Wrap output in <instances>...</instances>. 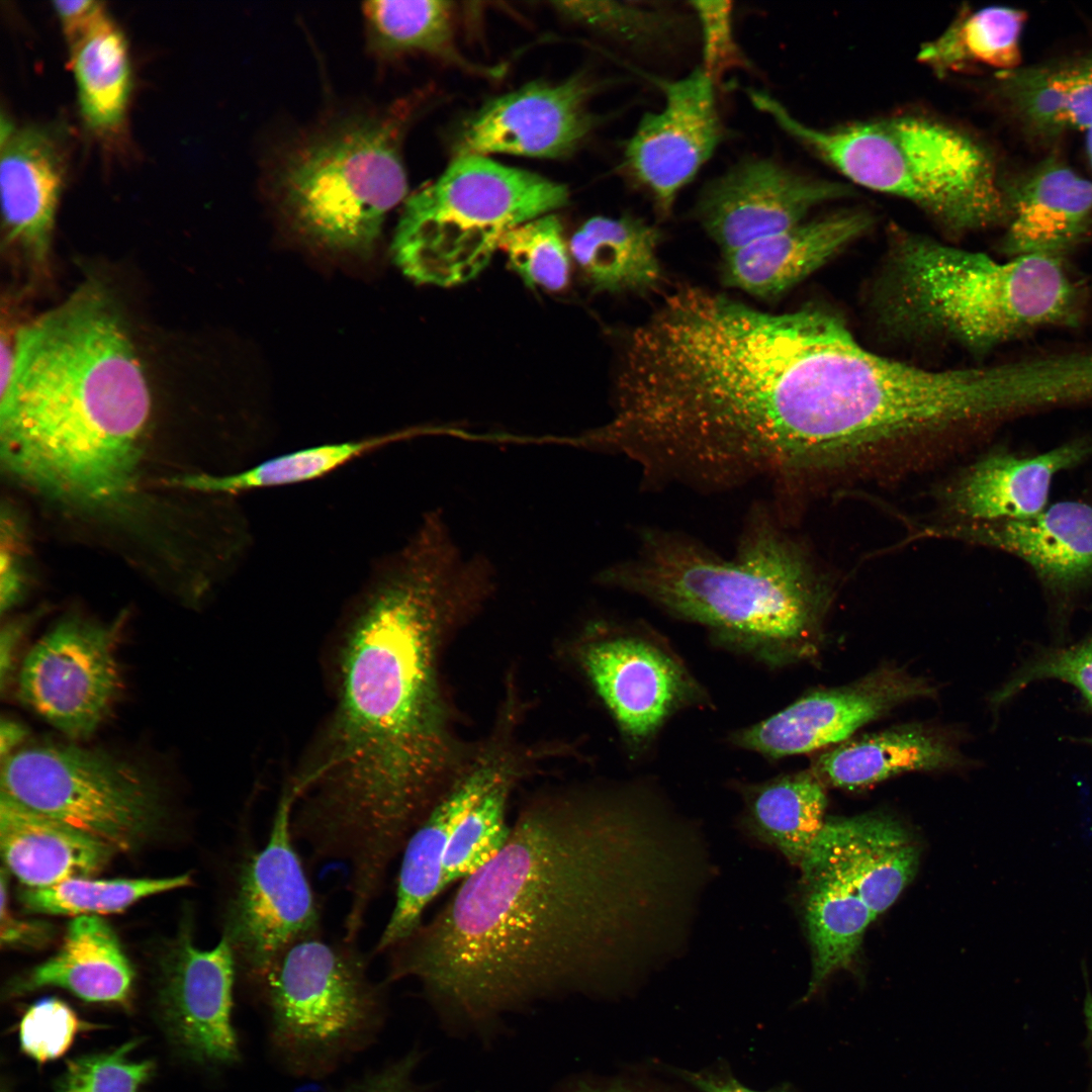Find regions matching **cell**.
Returning <instances> with one entry per match:
<instances>
[{
	"label": "cell",
	"mask_w": 1092,
	"mask_h": 1092,
	"mask_svg": "<svg viewBox=\"0 0 1092 1092\" xmlns=\"http://www.w3.org/2000/svg\"><path fill=\"white\" fill-rule=\"evenodd\" d=\"M148 384L105 293L77 291L17 334L1 373L0 455L9 475L84 510L133 492Z\"/></svg>",
	"instance_id": "cell-3"
},
{
	"label": "cell",
	"mask_w": 1092,
	"mask_h": 1092,
	"mask_svg": "<svg viewBox=\"0 0 1092 1092\" xmlns=\"http://www.w3.org/2000/svg\"><path fill=\"white\" fill-rule=\"evenodd\" d=\"M1026 13L1017 8L988 6L963 9L943 32L922 44L917 59L937 75L963 73L976 66L998 72L1020 67V37Z\"/></svg>",
	"instance_id": "cell-33"
},
{
	"label": "cell",
	"mask_w": 1092,
	"mask_h": 1092,
	"mask_svg": "<svg viewBox=\"0 0 1092 1092\" xmlns=\"http://www.w3.org/2000/svg\"><path fill=\"white\" fill-rule=\"evenodd\" d=\"M139 1043L133 1038L112 1051L68 1061L55 1082V1092H139L156 1068L151 1060L136 1062L128 1057Z\"/></svg>",
	"instance_id": "cell-42"
},
{
	"label": "cell",
	"mask_w": 1092,
	"mask_h": 1092,
	"mask_svg": "<svg viewBox=\"0 0 1092 1092\" xmlns=\"http://www.w3.org/2000/svg\"><path fill=\"white\" fill-rule=\"evenodd\" d=\"M23 631L22 623H9L1 630L0 636V673H1V687L4 689L5 682L9 679L12 672L14 652L16 650L17 642Z\"/></svg>",
	"instance_id": "cell-52"
},
{
	"label": "cell",
	"mask_w": 1092,
	"mask_h": 1092,
	"mask_svg": "<svg viewBox=\"0 0 1092 1092\" xmlns=\"http://www.w3.org/2000/svg\"><path fill=\"white\" fill-rule=\"evenodd\" d=\"M701 26L703 70L714 81L725 69L743 64L732 29V8L727 1L691 2Z\"/></svg>",
	"instance_id": "cell-45"
},
{
	"label": "cell",
	"mask_w": 1092,
	"mask_h": 1092,
	"mask_svg": "<svg viewBox=\"0 0 1092 1092\" xmlns=\"http://www.w3.org/2000/svg\"><path fill=\"white\" fill-rule=\"evenodd\" d=\"M415 105L331 112L275 147L262 186L283 220L332 251H372L407 191L401 146Z\"/></svg>",
	"instance_id": "cell-7"
},
{
	"label": "cell",
	"mask_w": 1092,
	"mask_h": 1092,
	"mask_svg": "<svg viewBox=\"0 0 1092 1092\" xmlns=\"http://www.w3.org/2000/svg\"><path fill=\"white\" fill-rule=\"evenodd\" d=\"M510 774L500 760L484 758L458 777L415 829L401 852L393 908L373 954L385 953L423 922L426 908L443 891V858L456 826L482 795Z\"/></svg>",
	"instance_id": "cell-23"
},
{
	"label": "cell",
	"mask_w": 1092,
	"mask_h": 1092,
	"mask_svg": "<svg viewBox=\"0 0 1092 1092\" xmlns=\"http://www.w3.org/2000/svg\"><path fill=\"white\" fill-rule=\"evenodd\" d=\"M71 49L85 121L98 131L113 130L123 119L131 82L122 32L105 13Z\"/></svg>",
	"instance_id": "cell-37"
},
{
	"label": "cell",
	"mask_w": 1092,
	"mask_h": 1092,
	"mask_svg": "<svg viewBox=\"0 0 1092 1092\" xmlns=\"http://www.w3.org/2000/svg\"><path fill=\"white\" fill-rule=\"evenodd\" d=\"M298 795L294 783L284 790L266 842L248 849L237 867L222 936L247 990L289 946L322 933L321 908L292 833Z\"/></svg>",
	"instance_id": "cell-12"
},
{
	"label": "cell",
	"mask_w": 1092,
	"mask_h": 1092,
	"mask_svg": "<svg viewBox=\"0 0 1092 1092\" xmlns=\"http://www.w3.org/2000/svg\"><path fill=\"white\" fill-rule=\"evenodd\" d=\"M601 579L772 667L816 654L829 600L802 548L762 508L751 513L729 559L688 536L645 529L636 556Z\"/></svg>",
	"instance_id": "cell-5"
},
{
	"label": "cell",
	"mask_w": 1092,
	"mask_h": 1092,
	"mask_svg": "<svg viewBox=\"0 0 1092 1092\" xmlns=\"http://www.w3.org/2000/svg\"><path fill=\"white\" fill-rule=\"evenodd\" d=\"M850 194L837 182L795 172L768 158L745 159L708 181L698 220L723 254L787 231L813 208Z\"/></svg>",
	"instance_id": "cell-17"
},
{
	"label": "cell",
	"mask_w": 1092,
	"mask_h": 1092,
	"mask_svg": "<svg viewBox=\"0 0 1092 1092\" xmlns=\"http://www.w3.org/2000/svg\"><path fill=\"white\" fill-rule=\"evenodd\" d=\"M554 6L567 19L632 47L659 43L676 27L670 13L635 3L563 1L555 2Z\"/></svg>",
	"instance_id": "cell-41"
},
{
	"label": "cell",
	"mask_w": 1092,
	"mask_h": 1092,
	"mask_svg": "<svg viewBox=\"0 0 1092 1092\" xmlns=\"http://www.w3.org/2000/svg\"><path fill=\"white\" fill-rule=\"evenodd\" d=\"M880 290V314L900 332L952 340L976 352L1048 328H1075L1086 292L1065 260L999 261L896 231Z\"/></svg>",
	"instance_id": "cell-6"
},
{
	"label": "cell",
	"mask_w": 1092,
	"mask_h": 1092,
	"mask_svg": "<svg viewBox=\"0 0 1092 1092\" xmlns=\"http://www.w3.org/2000/svg\"><path fill=\"white\" fill-rule=\"evenodd\" d=\"M744 827L798 864L825 823L824 783L813 770L742 785Z\"/></svg>",
	"instance_id": "cell-32"
},
{
	"label": "cell",
	"mask_w": 1092,
	"mask_h": 1092,
	"mask_svg": "<svg viewBox=\"0 0 1092 1092\" xmlns=\"http://www.w3.org/2000/svg\"><path fill=\"white\" fill-rule=\"evenodd\" d=\"M237 964L228 939L197 947L184 932L162 964L157 1011L170 1043L188 1062L208 1069L233 1067L242 1051L233 1022Z\"/></svg>",
	"instance_id": "cell-15"
},
{
	"label": "cell",
	"mask_w": 1092,
	"mask_h": 1092,
	"mask_svg": "<svg viewBox=\"0 0 1092 1092\" xmlns=\"http://www.w3.org/2000/svg\"><path fill=\"white\" fill-rule=\"evenodd\" d=\"M355 943L302 938L247 990L264 1016L270 1056L291 1077L330 1076L384 1027L388 983L372 979Z\"/></svg>",
	"instance_id": "cell-9"
},
{
	"label": "cell",
	"mask_w": 1092,
	"mask_h": 1092,
	"mask_svg": "<svg viewBox=\"0 0 1092 1092\" xmlns=\"http://www.w3.org/2000/svg\"><path fill=\"white\" fill-rule=\"evenodd\" d=\"M746 93L755 108L849 181L914 203L951 233L1008 219L993 157L965 131L911 114L816 128L768 93Z\"/></svg>",
	"instance_id": "cell-8"
},
{
	"label": "cell",
	"mask_w": 1092,
	"mask_h": 1092,
	"mask_svg": "<svg viewBox=\"0 0 1092 1092\" xmlns=\"http://www.w3.org/2000/svg\"><path fill=\"white\" fill-rule=\"evenodd\" d=\"M927 534L1013 554L1050 589L1069 592L1092 577V506L1065 500L1016 520L956 522Z\"/></svg>",
	"instance_id": "cell-22"
},
{
	"label": "cell",
	"mask_w": 1092,
	"mask_h": 1092,
	"mask_svg": "<svg viewBox=\"0 0 1092 1092\" xmlns=\"http://www.w3.org/2000/svg\"><path fill=\"white\" fill-rule=\"evenodd\" d=\"M4 867L26 888L91 878L116 852L107 843L0 794Z\"/></svg>",
	"instance_id": "cell-26"
},
{
	"label": "cell",
	"mask_w": 1092,
	"mask_h": 1092,
	"mask_svg": "<svg viewBox=\"0 0 1092 1092\" xmlns=\"http://www.w3.org/2000/svg\"><path fill=\"white\" fill-rule=\"evenodd\" d=\"M592 89L575 76L555 84L531 83L493 98L463 124L458 155L565 157L594 126L587 107Z\"/></svg>",
	"instance_id": "cell-19"
},
{
	"label": "cell",
	"mask_w": 1092,
	"mask_h": 1092,
	"mask_svg": "<svg viewBox=\"0 0 1092 1092\" xmlns=\"http://www.w3.org/2000/svg\"><path fill=\"white\" fill-rule=\"evenodd\" d=\"M998 73L997 92L1028 133L1053 139L1092 125V55Z\"/></svg>",
	"instance_id": "cell-29"
},
{
	"label": "cell",
	"mask_w": 1092,
	"mask_h": 1092,
	"mask_svg": "<svg viewBox=\"0 0 1092 1092\" xmlns=\"http://www.w3.org/2000/svg\"><path fill=\"white\" fill-rule=\"evenodd\" d=\"M1 927L2 946L38 947L46 944L53 933L50 924L39 920H23L12 914L8 899V871L1 869Z\"/></svg>",
	"instance_id": "cell-47"
},
{
	"label": "cell",
	"mask_w": 1092,
	"mask_h": 1092,
	"mask_svg": "<svg viewBox=\"0 0 1092 1092\" xmlns=\"http://www.w3.org/2000/svg\"><path fill=\"white\" fill-rule=\"evenodd\" d=\"M63 175V155L48 129H14L1 142L3 219L9 237L38 260L49 250Z\"/></svg>",
	"instance_id": "cell-28"
},
{
	"label": "cell",
	"mask_w": 1092,
	"mask_h": 1092,
	"mask_svg": "<svg viewBox=\"0 0 1092 1092\" xmlns=\"http://www.w3.org/2000/svg\"><path fill=\"white\" fill-rule=\"evenodd\" d=\"M567 201V188L555 181L485 156L458 155L405 201L392 257L417 283H465L486 267L509 231Z\"/></svg>",
	"instance_id": "cell-10"
},
{
	"label": "cell",
	"mask_w": 1092,
	"mask_h": 1092,
	"mask_svg": "<svg viewBox=\"0 0 1092 1092\" xmlns=\"http://www.w3.org/2000/svg\"><path fill=\"white\" fill-rule=\"evenodd\" d=\"M960 754L938 731L911 724L845 740L818 756L814 774L834 787L856 789L896 775L958 764Z\"/></svg>",
	"instance_id": "cell-30"
},
{
	"label": "cell",
	"mask_w": 1092,
	"mask_h": 1092,
	"mask_svg": "<svg viewBox=\"0 0 1092 1092\" xmlns=\"http://www.w3.org/2000/svg\"><path fill=\"white\" fill-rule=\"evenodd\" d=\"M1086 1011L1088 1013V1022H1089V1030H1090V1035H1089L1090 1052H1091V1058H1092V1000L1090 1002H1087Z\"/></svg>",
	"instance_id": "cell-55"
},
{
	"label": "cell",
	"mask_w": 1092,
	"mask_h": 1092,
	"mask_svg": "<svg viewBox=\"0 0 1092 1092\" xmlns=\"http://www.w3.org/2000/svg\"><path fill=\"white\" fill-rule=\"evenodd\" d=\"M1000 415L993 365L930 370L876 354L816 306L796 310V479Z\"/></svg>",
	"instance_id": "cell-4"
},
{
	"label": "cell",
	"mask_w": 1092,
	"mask_h": 1092,
	"mask_svg": "<svg viewBox=\"0 0 1092 1092\" xmlns=\"http://www.w3.org/2000/svg\"><path fill=\"white\" fill-rule=\"evenodd\" d=\"M933 691L925 679L883 667L850 685L810 693L736 731L731 741L769 758L812 752L847 740L858 728L896 706L929 697Z\"/></svg>",
	"instance_id": "cell-18"
},
{
	"label": "cell",
	"mask_w": 1092,
	"mask_h": 1092,
	"mask_svg": "<svg viewBox=\"0 0 1092 1092\" xmlns=\"http://www.w3.org/2000/svg\"><path fill=\"white\" fill-rule=\"evenodd\" d=\"M678 1075L700 1092H794L788 1086H780L767 1091L750 1089L727 1070H680Z\"/></svg>",
	"instance_id": "cell-50"
},
{
	"label": "cell",
	"mask_w": 1092,
	"mask_h": 1092,
	"mask_svg": "<svg viewBox=\"0 0 1092 1092\" xmlns=\"http://www.w3.org/2000/svg\"><path fill=\"white\" fill-rule=\"evenodd\" d=\"M117 630L79 617L53 626L29 650L19 671V696L73 739L93 734L121 688Z\"/></svg>",
	"instance_id": "cell-13"
},
{
	"label": "cell",
	"mask_w": 1092,
	"mask_h": 1092,
	"mask_svg": "<svg viewBox=\"0 0 1092 1092\" xmlns=\"http://www.w3.org/2000/svg\"><path fill=\"white\" fill-rule=\"evenodd\" d=\"M27 735L26 728L13 720L2 719L0 724L1 759L9 756Z\"/></svg>",
	"instance_id": "cell-53"
},
{
	"label": "cell",
	"mask_w": 1092,
	"mask_h": 1092,
	"mask_svg": "<svg viewBox=\"0 0 1092 1092\" xmlns=\"http://www.w3.org/2000/svg\"><path fill=\"white\" fill-rule=\"evenodd\" d=\"M1 793L121 852L153 837L164 818L159 787L143 769L75 744L14 751L2 759Z\"/></svg>",
	"instance_id": "cell-11"
},
{
	"label": "cell",
	"mask_w": 1092,
	"mask_h": 1092,
	"mask_svg": "<svg viewBox=\"0 0 1092 1092\" xmlns=\"http://www.w3.org/2000/svg\"><path fill=\"white\" fill-rule=\"evenodd\" d=\"M1007 258L1044 255L1067 261L1092 233V181L1056 156L1003 182Z\"/></svg>",
	"instance_id": "cell-21"
},
{
	"label": "cell",
	"mask_w": 1092,
	"mask_h": 1092,
	"mask_svg": "<svg viewBox=\"0 0 1092 1092\" xmlns=\"http://www.w3.org/2000/svg\"><path fill=\"white\" fill-rule=\"evenodd\" d=\"M96 1028L80 1019L73 1008L56 997H46L33 1003L18 1025L21 1051L43 1065L60 1059L72 1046L76 1036Z\"/></svg>",
	"instance_id": "cell-43"
},
{
	"label": "cell",
	"mask_w": 1092,
	"mask_h": 1092,
	"mask_svg": "<svg viewBox=\"0 0 1092 1092\" xmlns=\"http://www.w3.org/2000/svg\"><path fill=\"white\" fill-rule=\"evenodd\" d=\"M648 787L541 799L506 845L392 945L450 1035L490 1044L541 1003L609 995L682 940L706 852Z\"/></svg>",
	"instance_id": "cell-1"
},
{
	"label": "cell",
	"mask_w": 1092,
	"mask_h": 1092,
	"mask_svg": "<svg viewBox=\"0 0 1092 1092\" xmlns=\"http://www.w3.org/2000/svg\"><path fill=\"white\" fill-rule=\"evenodd\" d=\"M514 776H506L464 814L447 845L442 864V890L471 876L506 845L511 832L506 820Z\"/></svg>",
	"instance_id": "cell-39"
},
{
	"label": "cell",
	"mask_w": 1092,
	"mask_h": 1092,
	"mask_svg": "<svg viewBox=\"0 0 1092 1092\" xmlns=\"http://www.w3.org/2000/svg\"><path fill=\"white\" fill-rule=\"evenodd\" d=\"M53 4L71 47L105 14L101 3L93 0H59L54 1Z\"/></svg>",
	"instance_id": "cell-48"
},
{
	"label": "cell",
	"mask_w": 1092,
	"mask_h": 1092,
	"mask_svg": "<svg viewBox=\"0 0 1092 1092\" xmlns=\"http://www.w3.org/2000/svg\"><path fill=\"white\" fill-rule=\"evenodd\" d=\"M134 973L111 926L97 915L75 917L58 952L11 980L7 998L46 987L65 989L93 1003L130 1005Z\"/></svg>",
	"instance_id": "cell-27"
},
{
	"label": "cell",
	"mask_w": 1092,
	"mask_h": 1092,
	"mask_svg": "<svg viewBox=\"0 0 1092 1092\" xmlns=\"http://www.w3.org/2000/svg\"><path fill=\"white\" fill-rule=\"evenodd\" d=\"M1092 457V439H1077L1048 452L1018 457L993 453L965 469L942 493L958 522H992L1034 516L1046 508L1054 476Z\"/></svg>",
	"instance_id": "cell-24"
},
{
	"label": "cell",
	"mask_w": 1092,
	"mask_h": 1092,
	"mask_svg": "<svg viewBox=\"0 0 1092 1092\" xmlns=\"http://www.w3.org/2000/svg\"><path fill=\"white\" fill-rule=\"evenodd\" d=\"M1056 678L1076 687L1092 707V637L1067 648L1050 649L1025 663L995 694L1000 704L1038 679Z\"/></svg>",
	"instance_id": "cell-44"
},
{
	"label": "cell",
	"mask_w": 1092,
	"mask_h": 1092,
	"mask_svg": "<svg viewBox=\"0 0 1092 1092\" xmlns=\"http://www.w3.org/2000/svg\"><path fill=\"white\" fill-rule=\"evenodd\" d=\"M551 1092H661L621 1077L573 1075L557 1084Z\"/></svg>",
	"instance_id": "cell-49"
},
{
	"label": "cell",
	"mask_w": 1092,
	"mask_h": 1092,
	"mask_svg": "<svg viewBox=\"0 0 1092 1092\" xmlns=\"http://www.w3.org/2000/svg\"><path fill=\"white\" fill-rule=\"evenodd\" d=\"M804 918L812 949L810 999L835 972L850 966L866 929L877 917L844 885L823 876L803 880Z\"/></svg>",
	"instance_id": "cell-36"
},
{
	"label": "cell",
	"mask_w": 1092,
	"mask_h": 1092,
	"mask_svg": "<svg viewBox=\"0 0 1092 1092\" xmlns=\"http://www.w3.org/2000/svg\"><path fill=\"white\" fill-rule=\"evenodd\" d=\"M660 241L659 230L644 218L594 216L573 234L569 251L595 289L645 293L663 280Z\"/></svg>",
	"instance_id": "cell-31"
},
{
	"label": "cell",
	"mask_w": 1092,
	"mask_h": 1092,
	"mask_svg": "<svg viewBox=\"0 0 1092 1092\" xmlns=\"http://www.w3.org/2000/svg\"><path fill=\"white\" fill-rule=\"evenodd\" d=\"M6 548L1 549V586L0 607L1 613L12 609L21 599L24 590V580L21 566L16 554L13 553L11 542L6 540Z\"/></svg>",
	"instance_id": "cell-51"
},
{
	"label": "cell",
	"mask_w": 1092,
	"mask_h": 1092,
	"mask_svg": "<svg viewBox=\"0 0 1092 1092\" xmlns=\"http://www.w3.org/2000/svg\"><path fill=\"white\" fill-rule=\"evenodd\" d=\"M407 437L411 435L405 432H396L314 445L267 458L231 473L186 475L176 478L174 484L204 493L228 495L300 484L322 478Z\"/></svg>",
	"instance_id": "cell-34"
},
{
	"label": "cell",
	"mask_w": 1092,
	"mask_h": 1092,
	"mask_svg": "<svg viewBox=\"0 0 1092 1092\" xmlns=\"http://www.w3.org/2000/svg\"><path fill=\"white\" fill-rule=\"evenodd\" d=\"M498 248L527 286L559 291L567 285L569 256L555 215L548 213L512 229Z\"/></svg>",
	"instance_id": "cell-40"
},
{
	"label": "cell",
	"mask_w": 1092,
	"mask_h": 1092,
	"mask_svg": "<svg viewBox=\"0 0 1092 1092\" xmlns=\"http://www.w3.org/2000/svg\"><path fill=\"white\" fill-rule=\"evenodd\" d=\"M424 1056L419 1045L413 1046L333 1092H437L418 1076Z\"/></svg>",
	"instance_id": "cell-46"
},
{
	"label": "cell",
	"mask_w": 1092,
	"mask_h": 1092,
	"mask_svg": "<svg viewBox=\"0 0 1092 1092\" xmlns=\"http://www.w3.org/2000/svg\"><path fill=\"white\" fill-rule=\"evenodd\" d=\"M860 210H841L723 254L725 285L771 299L814 273L870 226Z\"/></svg>",
	"instance_id": "cell-25"
},
{
	"label": "cell",
	"mask_w": 1092,
	"mask_h": 1092,
	"mask_svg": "<svg viewBox=\"0 0 1092 1092\" xmlns=\"http://www.w3.org/2000/svg\"><path fill=\"white\" fill-rule=\"evenodd\" d=\"M366 48L379 62L424 54L478 72L455 44V8L448 1H368L362 5Z\"/></svg>",
	"instance_id": "cell-35"
},
{
	"label": "cell",
	"mask_w": 1092,
	"mask_h": 1092,
	"mask_svg": "<svg viewBox=\"0 0 1092 1092\" xmlns=\"http://www.w3.org/2000/svg\"><path fill=\"white\" fill-rule=\"evenodd\" d=\"M1086 132H1087V135H1086V150H1087V155H1088L1090 165L1092 167V125L1090 126V128Z\"/></svg>",
	"instance_id": "cell-54"
},
{
	"label": "cell",
	"mask_w": 1092,
	"mask_h": 1092,
	"mask_svg": "<svg viewBox=\"0 0 1092 1092\" xmlns=\"http://www.w3.org/2000/svg\"><path fill=\"white\" fill-rule=\"evenodd\" d=\"M919 851L906 829L883 815L826 820L799 866L854 892L877 917L914 878Z\"/></svg>",
	"instance_id": "cell-20"
},
{
	"label": "cell",
	"mask_w": 1092,
	"mask_h": 1092,
	"mask_svg": "<svg viewBox=\"0 0 1092 1092\" xmlns=\"http://www.w3.org/2000/svg\"><path fill=\"white\" fill-rule=\"evenodd\" d=\"M582 664L623 736L637 749L649 744L673 714L707 700L679 656L643 629L589 643Z\"/></svg>",
	"instance_id": "cell-14"
},
{
	"label": "cell",
	"mask_w": 1092,
	"mask_h": 1092,
	"mask_svg": "<svg viewBox=\"0 0 1092 1092\" xmlns=\"http://www.w3.org/2000/svg\"><path fill=\"white\" fill-rule=\"evenodd\" d=\"M480 600L475 568L433 534L411 536L371 567L345 616L325 752L300 777L293 827L315 859L360 882L385 880L454 783L438 649Z\"/></svg>",
	"instance_id": "cell-2"
},
{
	"label": "cell",
	"mask_w": 1092,
	"mask_h": 1092,
	"mask_svg": "<svg viewBox=\"0 0 1092 1092\" xmlns=\"http://www.w3.org/2000/svg\"><path fill=\"white\" fill-rule=\"evenodd\" d=\"M660 87L664 105L641 117L625 146L623 169L667 215L680 190L713 156L724 127L714 81L702 67Z\"/></svg>",
	"instance_id": "cell-16"
},
{
	"label": "cell",
	"mask_w": 1092,
	"mask_h": 1092,
	"mask_svg": "<svg viewBox=\"0 0 1092 1092\" xmlns=\"http://www.w3.org/2000/svg\"><path fill=\"white\" fill-rule=\"evenodd\" d=\"M191 884L188 874L167 878L93 880L74 878L44 888H25L19 893L23 908L31 913L97 915L120 912L149 896Z\"/></svg>",
	"instance_id": "cell-38"
}]
</instances>
